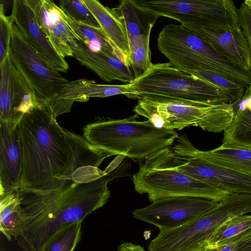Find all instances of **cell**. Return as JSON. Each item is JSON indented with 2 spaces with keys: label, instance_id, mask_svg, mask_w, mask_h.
Listing matches in <instances>:
<instances>
[{
  "label": "cell",
  "instance_id": "obj_13",
  "mask_svg": "<svg viewBox=\"0 0 251 251\" xmlns=\"http://www.w3.org/2000/svg\"><path fill=\"white\" fill-rule=\"evenodd\" d=\"M10 16L25 40L45 60L59 72L69 70L67 62L55 50L39 25L28 0H13Z\"/></svg>",
  "mask_w": 251,
  "mask_h": 251
},
{
  "label": "cell",
  "instance_id": "obj_16",
  "mask_svg": "<svg viewBox=\"0 0 251 251\" xmlns=\"http://www.w3.org/2000/svg\"><path fill=\"white\" fill-rule=\"evenodd\" d=\"M69 45L73 57L81 65L96 73L102 80H118L130 84L134 79L131 68L117 55L93 50L77 40L69 43Z\"/></svg>",
  "mask_w": 251,
  "mask_h": 251
},
{
  "label": "cell",
  "instance_id": "obj_7",
  "mask_svg": "<svg viewBox=\"0 0 251 251\" xmlns=\"http://www.w3.org/2000/svg\"><path fill=\"white\" fill-rule=\"evenodd\" d=\"M161 164L230 195L251 194V176L237 173L202 158L185 135L153 156Z\"/></svg>",
  "mask_w": 251,
  "mask_h": 251
},
{
  "label": "cell",
  "instance_id": "obj_22",
  "mask_svg": "<svg viewBox=\"0 0 251 251\" xmlns=\"http://www.w3.org/2000/svg\"><path fill=\"white\" fill-rule=\"evenodd\" d=\"M64 17L80 41L85 45L94 50H101L108 53L116 54L126 63L123 56L114 47L100 27L75 22L64 13Z\"/></svg>",
  "mask_w": 251,
  "mask_h": 251
},
{
  "label": "cell",
  "instance_id": "obj_35",
  "mask_svg": "<svg viewBox=\"0 0 251 251\" xmlns=\"http://www.w3.org/2000/svg\"><path fill=\"white\" fill-rule=\"evenodd\" d=\"M244 3L251 10V0H246Z\"/></svg>",
  "mask_w": 251,
  "mask_h": 251
},
{
  "label": "cell",
  "instance_id": "obj_5",
  "mask_svg": "<svg viewBox=\"0 0 251 251\" xmlns=\"http://www.w3.org/2000/svg\"><path fill=\"white\" fill-rule=\"evenodd\" d=\"M225 103L210 104L162 96L141 97L133 109L156 127L182 129L199 126L209 132L220 127L226 118Z\"/></svg>",
  "mask_w": 251,
  "mask_h": 251
},
{
  "label": "cell",
  "instance_id": "obj_12",
  "mask_svg": "<svg viewBox=\"0 0 251 251\" xmlns=\"http://www.w3.org/2000/svg\"><path fill=\"white\" fill-rule=\"evenodd\" d=\"M0 122H21L24 115L42 105L8 56L0 64Z\"/></svg>",
  "mask_w": 251,
  "mask_h": 251
},
{
  "label": "cell",
  "instance_id": "obj_9",
  "mask_svg": "<svg viewBox=\"0 0 251 251\" xmlns=\"http://www.w3.org/2000/svg\"><path fill=\"white\" fill-rule=\"evenodd\" d=\"M140 6L159 17L212 29L240 26L238 9L230 0H136Z\"/></svg>",
  "mask_w": 251,
  "mask_h": 251
},
{
  "label": "cell",
  "instance_id": "obj_24",
  "mask_svg": "<svg viewBox=\"0 0 251 251\" xmlns=\"http://www.w3.org/2000/svg\"><path fill=\"white\" fill-rule=\"evenodd\" d=\"M21 226L19 201L15 191L0 198V230L11 241L18 234Z\"/></svg>",
  "mask_w": 251,
  "mask_h": 251
},
{
  "label": "cell",
  "instance_id": "obj_8",
  "mask_svg": "<svg viewBox=\"0 0 251 251\" xmlns=\"http://www.w3.org/2000/svg\"><path fill=\"white\" fill-rule=\"evenodd\" d=\"M135 190L153 202L163 198L190 197L219 202L230 194L192 178L150 157L132 176Z\"/></svg>",
  "mask_w": 251,
  "mask_h": 251
},
{
  "label": "cell",
  "instance_id": "obj_26",
  "mask_svg": "<svg viewBox=\"0 0 251 251\" xmlns=\"http://www.w3.org/2000/svg\"><path fill=\"white\" fill-rule=\"evenodd\" d=\"M150 35H139L129 39L131 68L134 79L144 74L152 65L150 48Z\"/></svg>",
  "mask_w": 251,
  "mask_h": 251
},
{
  "label": "cell",
  "instance_id": "obj_32",
  "mask_svg": "<svg viewBox=\"0 0 251 251\" xmlns=\"http://www.w3.org/2000/svg\"><path fill=\"white\" fill-rule=\"evenodd\" d=\"M229 241L235 245V251H251V228Z\"/></svg>",
  "mask_w": 251,
  "mask_h": 251
},
{
  "label": "cell",
  "instance_id": "obj_23",
  "mask_svg": "<svg viewBox=\"0 0 251 251\" xmlns=\"http://www.w3.org/2000/svg\"><path fill=\"white\" fill-rule=\"evenodd\" d=\"M251 149V108L238 109L230 126L224 131L222 144Z\"/></svg>",
  "mask_w": 251,
  "mask_h": 251
},
{
  "label": "cell",
  "instance_id": "obj_31",
  "mask_svg": "<svg viewBox=\"0 0 251 251\" xmlns=\"http://www.w3.org/2000/svg\"><path fill=\"white\" fill-rule=\"evenodd\" d=\"M239 25L245 36L249 48L251 66L250 75L251 81V10L243 2L238 9Z\"/></svg>",
  "mask_w": 251,
  "mask_h": 251
},
{
  "label": "cell",
  "instance_id": "obj_30",
  "mask_svg": "<svg viewBox=\"0 0 251 251\" xmlns=\"http://www.w3.org/2000/svg\"><path fill=\"white\" fill-rule=\"evenodd\" d=\"M13 21L5 15L2 4L0 6V64L8 56Z\"/></svg>",
  "mask_w": 251,
  "mask_h": 251
},
{
  "label": "cell",
  "instance_id": "obj_29",
  "mask_svg": "<svg viewBox=\"0 0 251 251\" xmlns=\"http://www.w3.org/2000/svg\"><path fill=\"white\" fill-rule=\"evenodd\" d=\"M59 7L73 20L84 25L100 27L83 0H60Z\"/></svg>",
  "mask_w": 251,
  "mask_h": 251
},
{
  "label": "cell",
  "instance_id": "obj_3",
  "mask_svg": "<svg viewBox=\"0 0 251 251\" xmlns=\"http://www.w3.org/2000/svg\"><path fill=\"white\" fill-rule=\"evenodd\" d=\"M138 117L135 114L89 124L83 128V138L109 156L122 155L142 162L170 148L179 136L175 130L158 128L148 120L137 121Z\"/></svg>",
  "mask_w": 251,
  "mask_h": 251
},
{
  "label": "cell",
  "instance_id": "obj_21",
  "mask_svg": "<svg viewBox=\"0 0 251 251\" xmlns=\"http://www.w3.org/2000/svg\"><path fill=\"white\" fill-rule=\"evenodd\" d=\"M124 24L128 39L139 35H150L159 17L140 6L133 0H123L112 8Z\"/></svg>",
  "mask_w": 251,
  "mask_h": 251
},
{
  "label": "cell",
  "instance_id": "obj_15",
  "mask_svg": "<svg viewBox=\"0 0 251 251\" xmlns=\"http://www.w3.org/2000/svg\"><path fill=\"white\" fill-rule=\"evenodd\" d=\"M40 28L55 50L63 57H73L69 43L79 38L69 26L64 13L49 0H28Z\"/></svg>",
  "mask_w": 251,
  "mask_h": 251
},
{
  "label": "cell",
  "instance_id": "obj_20",
  "mask_svg": "<svg viewBox=\"0 0 251 251\" xmlns=\"http://www.w3.org/2000/svg\"><path fill=\"white\" fill-rule=\"evenodd\" d=\"M198 153L215 165L251 176L250 148L226 143L207 151L198 150Z\"/></svg>",
  "mask_w": 251,
  "mask_h": 251
},
{
  "label": "cell",
  "instance_id": "obj_11",
  "mask_svg": "<svg viewBox=\"0 0 251 251\" xmlns=\"http://www.w3.org/2000/svg\"><path fill=\"white\" fill-rule=\"evenodd\" d=\"M218 202L190 197H174L155 201L149 205L137 209L133 217L157 226L159 231L181 226L205 213Z\"/></svg>",
  "mask_w": 251,
  "mask_h": 251
},
{
  "label": "cell",
  "instance_id": "obj_18",
  "mask_svg": "<svg viewBox=\"0 0 251 251\" xmlns=\"http://www.w3.org/2000/svg\"><path fill=\"white\" fill-rule=\"evenodd\" d=\"M124 94L132 99L136 93L132 84L106 85L99 84L95 81L86 79H77L66 83L53 106V115L56 117L70 112L75 101L85 102L90 98H104Z\"/></svg>",
  "mask_w": 251,
  "mask_h": 251
},
{
  "label": "cell",
  "instance_id": "obj_17",
  "mask_svg": "<svg viewBox=\"0 0 251 251\" xmlns=\"http://www.w3.org/2000/svg\"><path fill=\"white\" fill-rule=\"evenodd\" d=\"M204 38L233 65L250 72L251 58L247 40L240 26L212 29L185 25Z\"/></svg>",
  "mask_w": 251,
  "mask_h": 251
},
{
  "label": "cell",
  "instance_id": "obj_33",
  "mask_svg": "<svg viewBox=\"0 0 251 251\" xmlns=\"http://www.w3.org/2000/svg\"><path fill=\"white\" fill-rule=\"evenodd\" d=\"M118 251H146L144 248L139 245L130 242H124L118 247Z\"/></svg>",
  "mask_w": 251,
  "mask_h": 251
},
{
  "label": "cell",
  "instance_id": "obj_10",
  "mask_svg": "<svg viewBox=\"0 0 251 251\" xmlns=\"http://www.w3.org/2000/svg\"><path fill=\"white\" fill-rule=\"evenodd\" d=\"M9 56L40 103L54 104L69 81L27 42L14 23Z\"/></svg>",
  "mask_w": 251,
  "mask_h": 251
},
{
  "label": "cell",
  "instance_id": "obj_4",
  "mask_svg": "<svg viewBox=\"0 0 251 251\" xmlns=\"http://www.w3.org/2000/svg\"><path fill=\"white\" fill-rule=\"evenodd\" d=\"M157 48L173 66L185 72L205 70L216 72L246 87L250 72L233 65L204 38L183 25L164 26L157 38Z\"/></svg>",
  "mask_w": 251,
  "mask_h": 251
},
{
  "label": "cell",
  "instance_id": "obj_2",
  "mask_svg": "<svg viewBox=\"0 0 251 251\" xmlns=\"http://www.w3.org/2000/svg\"><path fill=\"white\" fill-rule=\"evenodd\" d=\"M53 103L25 114L20 124L22 171L18 189L41 188L56 182L68 170L73 152L67 130L53 115Z\"/></svg>",
  "mask_w": 251,
  "mask_h": 251
},
{
  "label": "cell",
  "instance_id": "obj_36",
  "mask_svg": "<svg viewBox=\"0 0 251 251\" xmlns=\"http://www.w3.org/2000/svg\"><path fill=\"white\" fill-rule=\"evenodd\" d=\"M202 251H213V249H206Z\"/></svg>",
  "mask_w": 251,
  "mask_h": 251
},
{
  "label": "cell",
  "instance_id": "obj_25",
  "mask_svg": "<svg viewBox=\"0 0 251 251\" xmlns=\"http://www.w3.org/2000/svg\"><path fill=\"white\" fill-rule=\"evenodd\" d=\"M82 221L61 228L51 236L40 251H74L81 238Z\"/></svg>",
  "mask_w": 251,
  "mask_h": 251
},
{
  "label": "cell",
  "instance_id": "obj_14",
  "mask_svg": "<svg viewBox=\"0 0 251 251\" xmlns=\"http://www.w3.org/2000/svg\"><path fill=\"white\" fill-rule=\"evenodd\" d=\"M20 122H0V198L15 191L20 183L22 171Z\"/></svg>",
  "mask_w": 251,
  "mask_h": 251
},
{
  "label": "cell",
  "instance_id": "obj_19",
  "mask_svg": "<svg viewBox=\"0 0 251 251\" xmlns=\"http://www.w3.org/2000/svg\"><path fill=\"white\" fill-rule=\"evenodd\" d=\"M112 45L131 68L130 49L125 26L112 8L97 0H83Z\"/></svg>",
  "mask_w": 251,
  "mask_h": 251
},
{
  "label": "cell",
  "instance_id": "obj_6",
  "mask_svg": "<svg viewBox=\"0 0 251 251\" xmlns=\"http://www.w3.org/2000/svg\"><path fill=\"white\" fill-rule=\"evenodd\" d=\"M138 100L147 96H162L210 104L229 103L217 87L169 63L152 65L131 83Z\"/></svg>",
  "mask_w": 251,
  "mask_h": 251
},
{
  "label": "cell",
  "instance_id": "obj_34",
  "mask_svg": "<svg viewBox=\"0 0 251 251\" xmlns=\"http://www.w3.org/2000/svg\"><path fill=\"white\" fill-rule=\"evenodd\" d=\"M213 251H235V246L232 241H228L215 249Z\"/></svg>",
  "mask_w": 251,
  "mask_h": 251
},
{
  "label": "cell",
  "instance_id": "obj_27",
  "mask_svg": "<svg viewBox=\"0 0 251 251\" xmlns=\"http://www.w3.org/2000/svg\"><path fill=\"white\" fill-rule=\"evenodd\" d=\"M251 228V214L235 217L219 228L209 238L206 249H215Z\"/></svg>",
  "mask_w": 251,
  "mask_h": 251
},
{
  "label": "cell",
  "instance_id": "obj_1",
  "mask_svg": "<svg viewBox=\"0 0 251 251\" xmlns=\"http://www.w3.org/2000/svg\"><path fill=\"white\" fill-rule=\"evenodd\" d=\"M122 176L116 168L88 182L63 177L43 188L16 190L21 226L14 239L19 247L24 251H40L58 230L82 222L104 206L110 196L108 182Z\"/></svg>",
  "mask_w": 251,
  "mask_h": 251
},
{
  "label": "cell",
  "instance_id": "obj_28",
  "mask_svg": "<svg viewBox=\"0 0 251 251\" xmlns=\"http://www.w3.org/2000/svg\"><path fill=\"white\" fill-rule=\"evenodd\" d=\"M218 88L227 96L229 104L240 98L245 93L246 86L230 80L216 72L196 70L188 72Z\"/></svg>",
  "mask_w": 251,
  "mask_h": 251
}]
</instances>
